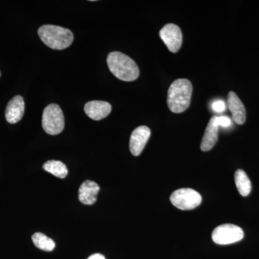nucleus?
Masks as SVG:
<instances>
[{
    "mask_svg": "<svg viewBox=\"0 0 259 259\" xmlns=\"http://www.w3.org/2000/svg\"><path fill=\"white\" fill-rule=\"evenodd\" d=\"M37 32L42 41L54 50L66 49L74 40V35L71 30L56 25H42Z\"/></svg>",
    "mask_w": 259,
    "mask_h": 259,
    "instance_id": "7ed1b4c3",
    "label": "nucleus"
},
{
    "mask_svg": "<svg viewBox=\"0 0 259 259\" xmlns=\"http://www.w3.org/2000/svg\"><path fill=\"white\" fill-rule=\"evenodd\" d=\"M218 125L221 127H228L231 125L232 120L227 116H221V117H218Z\"/></svg>",
    "mask_w": 259,
    "mask_h": 259,
    "instance_id": "a211bd4d",
    "label": "nucleus"
},
{
    "mask_svg": "<svg viewBox=\"0 0 259 259\" xmlns=\"http://www.w3.org/2000/svg\"><path fill=\"white\" fill-rule=\"evenodd\" d=\"M160 37L172 53L178 52L182 44V32L175 24H167L160 30Z\"/></svg>",
    "mask_w": 259,
    "mask_h": 259,
    "instance_id": "0eeeda50",
    "label": "nucleus"
},
{
    "mask_svg": "<svg viewBox=\"0 0 259 259\" xmlns=\"http://www.w3.org/2000/svg\"><path fill=\"white\" fill-rule=\"evenodd\" d=\"M32 242L39 249L45 251H52L56 244L51 238L41 233H35L32 236Z\"/></svg>",
    "mask_w": 259,
    "mask_h": 259,
    "instance_id": "dca6fc26",
    "label": "nucleus"
},
{
    "mask_svg": "<svg viewBox=\"0 0 259 259\" xmlns=\"http://www.w3.org/2000/svg\"><path fill=\"white\" fill-rule=\"evenodd\" d=\"M192 93V85L190 80H175L168 91L167 103L170 110L175 113L185 112L190 106Z\"/></svg>",
    "mask_w": 259,
    "mask_h": 259,
    "instance_id": "f03ea898",
    "label": "nucleus"
},
{
    "mask_svg": "<svg viewBox=\"0 0 259 259\" xmlns=\"http://www.w3.org/2000/svg\"><path fill=\"white\" fill-rule=\"evenodd\" d=\"M42 168L46 171L49 172L58 178L64 179L68 175V169L66 165L60 161H48L44 163Z\"/></svg>",
    "mask_w": 259,
    "mask_h": 259,
    "instance_id": "2eb2a0df",
    "label": "nucleus"
},
{
    "mask_svg": "<svg viewBox=\"0 0 259 259\" xmlns=\"http://www.w3.org/2000/svg\"><path fill=\"white\" fill-rule=\"evenodd\" d=\"M88 259H105V258L103 255L100 254V253H95V254L90 255Z\"/></svg>",
    "mask_w": 259,
    "mask_h": 259,
    "instance_id": "6ab92c4d",
    "label": "nucleus"
},
{
    "mask_svg": "<svg viewBox=\"0 0 259 259\" xmlns=\"http://www.w3.org/2000/svg\"><path fill=\"white\" fill-rule=\"evenodd\" d=\"M24 112H25V102L23 97L20 95H17L8 102L5 110V117L10 123H17L21 120Z\"/></svg>",
    "mask_w": 259,
    "mask_h": 259,
    "instance_id": "9d476101",
    "label": "nucleus"
},
{
    "mask_svg": "<svg viewBox=\"0 0 259 259\" xmlns=\"http://www.w3.org/2000/svg\"><path fill=\"white\" fill-rule=\"evenodd\" d=\"M111 110V105L105 101L94 100L88 102L84 106L85 113L94 120H100L105 118L110 115Z\"/></svg>",
    "mask_w": 259,
    "mask_h": 259,
    "instance_id": "1a4fd4ad",
    "label": "nucleus"
},
{
    "mask_svg": "<svg viewBox=\"0 0 259 259\" xmlns=\"http://www.w3.org/2000/svg\"><path fill=\"white\" fill-rule=\"evenodd\" d=\"M219 127L218 116H213L207 124L203 138H202L200 146L202 151H208L214 147L218 140Z\"/></svg>",
    "mask_w": 259,
    "mask_h": 259,
    "instance_id": "9b49d317",
    "label": "nucleus"
},
{
    "mask_svg": "<svg viewBox=\"0 0 259 259\" xmlns=\"http://www.w3.org/2000/svg\"><path fill=\"white\" fill-rule=\"evenodd\" d=\"M172 204L182 210H191L198 207L202 202V196L190 188L175 191L170 197Z\"/></svg>",
    "mask_w": 259,
    "mask_h": 259,
    "instance_id": "39448f33",
    "label": "nucleus"
},
{
    "mask_svg": "<svg viewBox=\"0 0 259 259\" xmlns=\"http://www.w3.org/2000/svg\"><path fill=\"white\" fill-rule=\"evenodd\" d=\"M42 125L45 132L52 136L62 132L64 128V117L59 105L51 104L44 109Z\"/></svg>",
    "mask_w": 259,
    "mask_h": 259,
    "instance_id": "20e7f679",
    "label": "nucleus"
},
{
    "mask_svg": "<svg viewBox=\"0 0 259 259\" xmlns=\"http://www.w3.org/2000/svg\"><path fill=\"white\" fill-rule=\"evenodd\" d=\"M100 191V187L96 182L93 181H85L80 186L79 190V199L81 203L87 205H92L97 201V194Z\"/></svg>",
    "mask_w": 259,
    "mask_h": 259,
    "instance_id": "ddd939ff",
    "label": "nucleus"
},
{
    "mask_svg": "<svg viewBox=\"0 0 259 259\" xmlns=\"http://www.w3.org/2000/svg\"><path fill=\"white\" fill-rule=\"evenodd\" d=\"M151 136V130L147 126H139L133 131L130 139V150L134 156L141 154Z\"/></svg>",
    "mask_w": 259,
    "mask_h": 259,
    "instance_id": "6e6552de",
    "label": "nucleus"
},
{
    "mask_svg": "<svg viewBox=\"0 0 259 259\" xmlns=\"http://www.w3.org/2000/svg\"><path fill=\"white\" fill-rule=\"evenodd\" d=\"M0 76H1V74H0Z\"/></svg>",
    "mask_w": 259,
    "mask_h": 259,
    "instance_id": "aec40b11",
    "label": "nucleus"
},
{
    "mask_svg": "<svg viewBox=\"0 0 259 259\" xmlns=\"http://www.w3.org/2000/svg\"><path fill=\"white\" fill-rule=\"evenodd\" d=\"M244 232L240 227L233 224H223L217 227L212 233V241L218 245H228L241 241Z\"/></svg>",
    "mask_w": 259,
    "mask_h": 259,
    "instance_id": "423d86ee",
    "label": "nucleus"
},
{
    "mask_svg": "<svg viewBox=\"0 0 259 259\" xmlns=\"http://www.w3.org/2000/svg\"><path fill=\"white\" fill-rule=\"evenodd\" d=\"M228 106L231 110L233 120L238 125H243L246 119V111L243 102L233 92L228 93Z\"/></svg>",
    "mask_w": 259,
    "mask_h": 259,
    "instance_id": "f8f14e48",
    "label": "nucleus"
},
{
    "mask_svg": "<svg viewBox=\"0 0 259 259\" xmlns=\"http://www.w3.org/2000/svg\"><path fill=\"white\" fill-rule=\"evenodd\" d=\"M212 108L213 111L221 113L226 110V102L221 100H216L212 104Z\"/></svg>",
    "mask_w": 259,
    "mask_h": 259,
    "instance_id": "f3484780",
    "label": "nucleus"
},
{
    "mask_svg": "<svg viewBox=\"0 0 259 259\" xmlns=\"http://www.w3.org/2000/svg\"><path fill=\"white\" fill-rule=\"evenodd\" d=\"M109 69L117 79L125 81H132L139 76V69L132 59L122 53H110L107 56Z\"/></svg>",
    "mask_w": 259,
    "mask_h": 259,
    "instance_id": "f257e3e1",
    "label": "nucleus"
},
{
    "mask_svg": "<svg viewBox=\"0 0 259 259\" xmlns=\"http://www.w3.org/2000/svg\"><path fill=\"white\" fill-rule=\"evenodd\" d=\"M235 182L241 195L246 197L250 193L252 188L251 182L243 170H237L235 173Z\"/></svg>",
    "mask_w": 259,
    "mask_h": 259,
    "instance_id": "4468645a",
    "label": "nucleus"
}]
</instances>
